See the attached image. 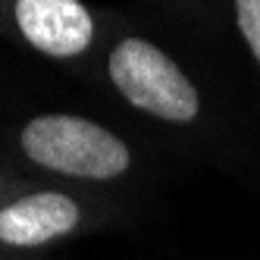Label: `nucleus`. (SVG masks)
<instances>
[{"label":"nucleus","mask_w":260,"mask_h":260,"mask_svg":"<svg viewBox=\"0 0 260 260\" xmlns=\"http://www.w3.org/2000/svg\"><path fill=\"white\" fill-rule=\"evenodd\" d=\"M19 147L28 163L63 179L113 182L132 170L128 144L107 125L76 113L31 116L19 132Z\"/></svg>","instance_id":"f257e3e1"},{"label":"nucleus","mask_w":260,"mask_h":260,"mask_svg":"<svg viewBox=\"0 0 260 260\" xmlns=\"http://www.w3.org/2000/svg\"><path fill=\"white\" fill-rule=\"evenodd\" d=\"M107 76L116 94L141 113L170 125H194L201 119V91L163 47L147 38H119L110 47Z\"/></svg>","instance_id":"f03ea898"},{"label":"nucleus","mask_w":260,"mask_h":260,"mask_svg":"<svg viewBox=\"0 0 260 260\" xmlns=\"http://www.w3.org/2000/svg\"><path fill=\"white\" fill-rule=\"evenodd\" d=\"M85 222V210L79 198L66 191H31L0 204V248L35 251L47 248Z\"/></svg>","instance_id":"7ed1b4c3"},{"label":"nucleus","mask_w":260,"mask_h":260,"mask_svg":"<svg viewBox=\"0 0 260 260\" xmlns=\"http://www.w3.org/2000/svg\"><path fill=\"white\" fill-rule=\"evenodd\" d=\"M13 19L28 47L72 60L94 44V16L82 0H13Z\"/></svg>","instance_id":"20e7f679"},{"label":"nucleus","mask_w":260,"mask_h":260,"mask_svg":"<svg viewBox=\"0 0 260 260\" xmlns=\"http://www.w3.org/2000/svg\"><path fill=\"white\" fill-rule=\"evenodd\" d=\"M232 22L254 69L260 72V0H232Z\"/></svg>","instance_id":"39448f33"},{"label":"nucleus","mask_w":260,"mask_h":260,"mask_svg":"<svg viewBox=\"0 0 260 260\" xmlns=\"http://www.w3.org/2000/svg\"><path fill=\"white\" fill-rule=\"evenodd\" d=\"M0 191H4V179H0Z\"/></svg>","instance_id":"423d86ee"}]
</instances>
